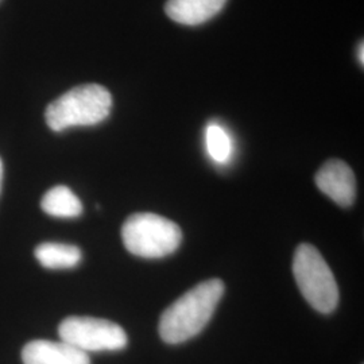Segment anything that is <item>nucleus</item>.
<instances>
[{"label": "nucleus", "instance_id": "nucleus-4", "mask_svg": "<svg viewBox=\"0 0 364 364\" xmlns=\"http://www.w3.org/2000/svg\"><path fill=\"white\" fill-rule=\"evenodd\" d=\"M293 275L302 297L317 312L329 314L338 305V287L336 278L312 245H299L293 258Z\"/></svg>", "mask_w": 364, "mask_h": 364}, {"label": "nucleus", "instance_id": "nucleus-8", "mask_svg": "<svg viewBox=\"0 0 364 364\" xmlns=\"http://www.w3.org/2000/svg\"><path fill=\"white\" fill-rule=\"evenodd\" d=\"M225 3L227 0H168L165 11L177 23L197 26L216 16Z\"/></svg>", "mask_w": 364, "mask_h": 364}, {"label": "nucleus", "instance_id": "nucleus-3", "mask_svg": "<svg viewBox=\"0 0 364 364\" xmlns=\"http://www.w3.org/2000/svg\"><path fill=\"white\" fill-rule=\"evenodd\" d=\"M123 245L132 255L158 259L177 251L182 242L181 228L156 213H134L122 227Z\"/></svg>", "mask_w": 364, "mask_h": 364}, {"label": "nucleus", "instance_id": "nucleus-6", "mask_svg": "<svg viewBox=\"0 0 364 364\" xmlns=\"http://www.w3.org/2000/svg\"><path fill=\"white\" fill-rule=\"evenodd\" d=\"M317 188L340 207L348 208L356 198V178L351 168L341 159H331L317 171Z\"/></svg>", "mask_w": 364, "mask_h": 364}, {"label": "nucleus", "instance_id": "nucleus-9", "mask_svg": "<svg viewBox=\"0 0 364 364\" xmlns=\"http://www.w3.org/2000/svg\"><path fill=\"white\" fill-rule=\"evenodd\" d=\"M41 208L50 216L63 219L77 218L82 213L80 198L65 185H57L48 191L41 200Z\"/></svg>", "mask_w": 364, "mask_h": 364}, {"label": "nucleus", "instance_id": "nucleus-7", "mask_svg": "<svg viewBox=\"0 0 364 364\" xmlns=\"http://www.w3.org/2000/svg\"><path fill=\"white\" fill-rule=\"evenodd\" d=\"M25 364H91L88 353L64 341L34 340L22 350Z\"/></svg>", "mask_w": 364, "mask_h": 364}, {"label": "nucleus", "instance_id": "nucleus-1", "mask_svg": "<svg viewBox=\"0 0 364 364\" xmlns=\"http://www.w3.org/2000/svg\"><path fill=\"white\" fill-rule=\"evenodd\" d=\"M224 290L221 279H209L182 294L161 316V338L168 344H181L197 336L212 318Z\"/></svg>", "mask_w": 364, "mask_h": 364}, {"label": "nucleus", "instance_id": "nucleus-2", "mask_svg": "<svg viewBox=\"0 0 364 364\" xmlns=\"http://www.w3.org/2000/svg\"><path fill=\"white\" fill-rule=\"evenodd\" d=\"M112 96L99 84H84L72 88L48 105L45 119L55 132L76 127L95 126L111 114Z\"/></svg>", "mask_w": 364, "mask_h": 364}, {"label": "nucleus", "instance_id": "nucleus-5", "mask_svg": "<svg viewBox=\"0 0 364 364\" xmlns=\"http://www.w3.org/2000/svg\"><path fill=\"white\" fill-rule=\"evenodd\" d=\"M58 335L61 341L85 353L120 351L129 343L127 333L122 326L95 317H66L58 326Z\"/></svg>", "mask_w": 364, "mask_h": 364}, {"label": "nucleus", "instance_id": "nucleus-13", "mask_svg": "<svg viewBox=\"0 0 364 364\" xmlns=\"http://www.w3.org/2000/svg\"><path fill=\"white\" fill-rule=\"evenodd\" d=\"M1 181H3V162L0 158V192H1Z\"/></svg>", "mask_w": 364, "mask_h": 364}, {"label": "nucleus", "instance_id": "nucleus-10", "mask_svg": "<svg viewBox=\"0 0 364 364\" xmlns=\"http://www.w3.org/2000/svg\"><path fill=\"white\" fill-rule=\"evenodd\" d=\"M34 255L39 263L50 270L73 269L81 262V250L65 243H42L36 248Z\"/></svg>", "mask_w": 364, "mask_h": 364}, {"label": "nucleus", "instance_id": "nucleus-11", "mask_svg": "<svg viewBox=\"0 0 364 364\" xmlns=\"http://www.w3.org/2000/svg\"><path fill=\"white\" fill-rule=\"evenodd\" d=\"M205 144L208 154L215 162L225 164L232 156V141L228 132L221 127L220 124L212 123L205 131Z\"/></svg>", "mask_w": 364, "mask_h": 364}, {"label": "nucleus", "instance_id": "nucleus-12", "mask_svg": "<svg viewBox=\"0 0 364 364\" xmlns=\"http://www.w3.org/2000/svg\"><path fill=\"white\" fill-rule=\"evenodd\" d=\"M364 43L363 41H360L359 46H358V60L360 63V65L363 66L364 64Z\"/></svg>", "mask_w": 364, "mask_h": 364}]
</instances>
